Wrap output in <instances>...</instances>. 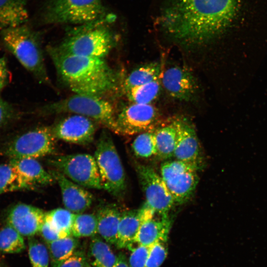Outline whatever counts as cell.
<instances>
[{
    "label": "cell",
    "instance_id": "7",
    "mask_svg": "<svg viewBox=\"0 0 267 267\" xmlns=\"http://www.w3.org/2000/svg\"><path fill=\"white\" fill-rule=\"evenodd\" d=\"M94 157L102 188L116 197H122L127 187L125 173L112 137L106 131L99 136Z\"/></svg>",
    "mask_w": 267,
    "mask_h": 267
},
{
    "label": "cell",
    "instance_id": "3",
    "mask_svg": "<svg viewBox=\"0 0 267 267\" xmlns=\"http://www.w3.org/2000/svg\"><path fill=\"white\" fill-rule=\"evenodd\" d=\"M109 21L101 20L77 27L57 47L68 54L104 58L116 42L112 30L105 25Z\"/></svg>",
    "mask_w": 267,
    "mask_h": 267
},
{
    "label": "cell",
    "instance_id": "8",
    "mask_svg": "<svg viewBox=\"0 0 267 267\" xmlns=\"http://www.w3.org/2000/svg\"><path fill=\"white\" fill-rule=\"evenodd\" d=\"M56 139L52 127H37L6 142L0 153L9 159H36L52 153L55 148Z\"/></svg>",
    "mask_w": 267,
    "mask_h": 267
},
{
    "label": "cell",
    "instance_id": "11",
    "mask_svg": "<svg viewBox=\"0 0 267 267\" xmlns=\"http://www.w3.org/2000/svg\"><path fill=\"white\" fill-rule=\"evenodd\" d=\"M136 172L145 203L156 214L166 215L176 204L160 175L151 166L136 164Z\"/></svg>",
    "mask_w": 267,
    "mask_h": 267
},
{
    "label": "cell",
    "instance_id": "33",
    "mask_svg": "<svg viewBox=\"0 0 267 267\" xmlns=\"http://www.w3.org/2000/svg\"><path fill=\"white\" fill-rule=\"evenodd\" d=\"M53 225L59 231L71 236L75 214L66 209L57 208L46 212Z\"/></svg>",
    "mask_w": 267,
    "mask_h": 267
},
{
    "label": "cell",
    "instance_id": "40",
    "mask_svg": "<svg viewBox=\"0 0 267 267\" xmlns=\"http://www.w3.org/2000/svg\"><path fill=\"white\" fill-rule=\"evenodd\" d=\"M113 267H130L128 259L123 253H120L117 255V261Z\"/></svg>",
    "mask_w": 267,
    "mask_h": 267
},
{
    "label": "cell",
    "instance_id": "30",
    "mask_svg": "<svg viewBox=\"0 0 267 267\" xmlns=\"http://www.w3.org/2000/svg\"><path fill=\"white\" fill-rule=\"evenodd\" d=\"M97 234L96 215L92 214H75L72 229V236L79 238L92 237Z\"/></svg>",
    "mask_w": 267,
    "mask_h": 267
},
{
    "label": "cell",
    "instance_id": "2",
    "mask_svg": "<svg viewBox=\"0 0 267 267\" xmlns=\"http://www.w3.org/2000/svg\"><path fill=\"white\" fill-rule=\"evenodd\" d=\"M47 50L59 79L76 94L102 97L118 88V74L104 58L66 53L57 46Z\"/></svg>",
    "mask_w": 267,
    "mask_h": 267
},
{
    "label": "cell",
    "instance_id": "28",
    "mask_svg": "<svg viewBox=\"0 0 267 267\" xmlns=\"http://www.w3.org/2000/svg\"><path fill=\"white\" fill-rule=\"evenodd\" d=\"M162 84L161 79L131 88L125 92L132 103L151 104L159 96Z\"/></svg>",
    "mask_w": 267,
    "mask_h": 267
},
{
    "label": "cell",
    "instance_id": "16",
    "mask_svg": "<svg viewBox=\"0 0 267 267\" xmlns=\"http://www.w3.org/2000/svg\"><path fill=\"white\" fill-rule=\"evenodd\" d=\"M45 215V212L38 207L17 204L8 212L6 222L22 236L30 237L39 233Z\"/></svg>",
    "mask_w": 267,
    "mask_h": 267
},
{
    "label": "cell",
    "instance_id": "36",
    "mask_svg": "<svg viewBox=\"0 0 267 267\" xmlns=\"http://www.w3.org/2000/svg\"><path fill=\"white\" fill-rule=\"evenodd\" d=\"M39 233H40L45 243L52 242L59 239L70 236L68 234L58 230L53 225L47 217L46 212L44 222Z\"/></svg>",
    "mask_w": 267,
    "mask_h": 267
},
{
    "label": "cell",
    "instance_id": "27",
    "mask_svg": "<svg viewBox=\"0 0 267 267\" xmlns=\"http://www.w3.org/2000/svg\"><path fill=\"white\" fill-rule=\"evenodd\" d=\"M33 189L11 164H0V195L15 191Z\"/></svg>",
    "mask_w": 267,
    "mask_h": 267
},
{
    "label": "cell",
    "instance_id": "31",
    "mask_svg": "<svg viewBox=\"0 0 267 267\" xmlns=\"http://www.w3.org/2000/svg\"><path fill=\"white\" fill-rule=\"evenodd\" d=\"M154 129L139 134L134 140L132 149L137 157L149 158L156 156Z\"/></svg>",
    "mask_w": 267,
    "mask_h": 267
},
{
    "label": "cell",
    "instance_id": "32",
    "mask_svg": "<svg viewBox=\"0 0 267 267\" xmlns=\"http://www.w3.org/2000/svg\"><path fill=\"white\" fill-rule=\"evenodd\" d=\"M28 254L33 267H49L50 258L47 246L34 236L29 237Z\"/></svg>",
    "mask_w": 267,
    "mask_h": 267
},
{
    "label": "cell",
    "instance_id": "1",
    "mask_svg": "<svg viewBox=\"0 0 267 267\" xmlns=\"http://www.w3.org/2000/svg\"><path fill=\"white\" fill-rule=\"evenodd\" d=\"M238 10V0H168L160 23L165 32L179 43L200 45L226 30Z\"/></svg>",
    "mask_w": 267,
    "mask_h": 267
},
{
    "label": "cell",
    "instance_id": "18",
    "mask_svg": "<svg viewBox=\"0 0 267 267\" xmlns=\"http://www.w3.org/2000/svg\"><path fill=\"white\" fill-rule=\"evenodd\" d=\"M154 213L145 203L138 209L122 212L115 246L118 249L128 248L135 244L142 223Z\"/></svg>",
    "mask_w": 267,
    "mask_h": 267
},
{
    "label": "cell",
    "instance_id": "38",
    "mask_svg": "<svg viewBox=\"0 0 267 267\" xmlns=\"http://www.w3.org/2000/svg\"><path fill=\"white\" fill-rule=\"evenodd\" d=\"M17 117L14 108L0 95V127L13 121Z\"/></svg>",
    "mask_w": 267,
    "mask_h": 267
},
{
    "label": "cell",
    "instance_id": "35",
    "mask_svg": "<svg viewBox=\"0 0 267 267\" xmlns=\"http://www.w3.org/2000/svg\"><path fill=\"white\" fill-rule=\"evenodd\" d=\"M133 246L128 249L131 251L128 263L130 267H145L149 255L150 246L140 244Z\"/></svg>",
    "mask_w": 267,
    "mask_h": 267
},
{
    "label": "cell",
    "instance_id": "29",
    "mask_svg": "<svg viewBox=\"0 0 267 267\" xmlns=\"http://www.w3.org/2000/svg\"><path fill=\"white\" fill-rule=\"evenodd\" d=\"M25 243L22 236L10 225L0 228V251L6 254H16L22 252Z\"/></svg>",
    "mask_w": 267,
    "mask_h": 267
},
{
    "label": "cell",
    "instance_id": "15",
    "mask_svg": "<svg viewBox=\"0 0 267 267\" xmlns=\"http://www.w3.org/2000/svg\"><path fill=\"white\" fill-rule=\"evenodd\" d=\"M86 117L74 114L63 118L52 128L56 139L75 144L91 142L96 127L94 121Z\"/></svg>",
    "mask_w": 267,
    "mask_h": 267
},
{
    "label": "cell",
    "instance_id": "5",
    "mask_svg": "<svg viewBox=\"0 0 267 267\" xmlns=\"http://www.w3.org/2000/svg\"><path fill=\"white\" fill-rule=\"evenodd\" d=\"M46 23L84 25L113 18L101 0H48L43 13Z\"/></svg>",
    "mask_w": 267,
    "mask_h": 267
},
{
    "label": "cell",
    "instance_id": "12",
    "mask_svg": "<svg viewBox=\"0 0 267 267\" xmlns=\"http://www.w3.org/2000/svg\"><path fill=\"white\" fill-rule=\"evenodd\" d=\"M159 117L158 109L151 104L132 103L116 115L114 133L132 135L152 130Z\"/></svg>",
    "mask_w": 267,
    "mask_h": 267
},
{
    "label": "cell",
    "instance_id": "34",
    "mask_svg": "<svg viewBox=\"0 0 267 267\" xmlns=\"http://www.w3.org/2000/svg\"><path fill=\"white\" fill-rule=\"evenodd\" d=\"M167 241H160L150 246L145 267H160L168 254Z\"/></svg>",
    "mask_w": 267,
    "mask_h": 267
},
{
    "label": "cell",
    "instance_id": "23",
    "mask_svg": "<svg viewBox=\"0 0 267 267\" xmlns=\"http://www.w3.org/2000/svg\"><path fill=\"white\" fill-rule=\"evenodd\" d=\"M86 256L91 267H113L117 259L109 243L98 234L91 237Z\"/></svg>",
    "mask_w": 267,
    "mask_h": 267
},
{
    "label": "cell",
    "instance_id": "4",
    "mask_svg": "<svg viewBox=\"0 0 267 267\" xmlns=\"http://www.w3.org/2000/svg\"><path fill=\"white\" fill-rule=\"evenodd\" d=\"M3 44L24 68L42 83H50L41 43L36 34L25 24L2 30Z\"/></svg>",
    "mask_w": 267,
    "mask_h": 267
},
{
    "label": "cell",
    "instance_id": "10",
    "mask_svg": "<svg viewBox=\"0 0 267 267\" xmlns=\"http://www.w3.org/2000/svg\"><path fill=\"white\" fill-rule=\"evenodd\" d=\"M200 169L190 164L174 160L162 163L160 176L176 204L187 202L199 181Z\"/></svg>",
    "mask_w": 267,
    "mask_h": 267
},
{
    "label": "cell",
    "instance_id": "13",
    "mask_svg": "<svg viewBox=\"0 0 267 267\" xmlns=\"http://www.w3.org/2000/svg\"><path fill=\"white\" fill-rule=\"evenodd\" d=\"M177 131V141L174 154L176 160L196 166L203 164L202 153L196 132L193 125L184 118L174 120Z\"/></svg>",
    "mask_w": 267,
    "mask_h": 267
},
{
    "label": "cell",
    "instance_id": "22",
    "mask_svg": "<svg viewBox=\"0 0 267 267\" xmlns=\"http://www.w3.org/2000/svg\"><path fill=\"white\" fill-rule=\"evenodd\" d=\"M26 0H0V28L17 27L27 20Z\"/></svg>",
    "mask_w": 267,
    "mask_h": 267
},
{
    "label": "cell",
    "instance_id": "37",
    "mask_svg": "<svg viewBox=\"0 0 267 267\" xmlns=\"http://www.w3.org/2000/svg\"><path fill=\"white\" fill-rule=\"evenodd\" d=\"M59 267H91L85 253L77 250L69 258L63 262Z\"/></svg>",
    "mask_w": 267,
    "mask_h": 267
},
{
    "label": "cell",
    "instance_id": "21",
    "mask_svg": "<svg viewBox=\"0 0 267 267\" xmlns=\"http://www.w3.org/2000/svg\"><path fill=\"white\" fill-rule=\"evenodd\" d=\"M122 213L113 204L103 205L97 210V234L109 244H116Z\"/></svg>",
    "mask_w": 267,
    "mask_h": 267
},
{
    "label": "cell",
    "instance_id": "20",
    "mask_svg": "<svg viewBox=\"0 0 267 267\" xmlns=\"http://www.w3.org/2000/svg\"><path fill=\"white\" fill-rule=\"evenodd\" d=\"M9 163L13 166L33 188L45 186L54 180L50 173L46 171L35 159H10Z\"/></svg>",
    "mask_w": 267,
    "mask_h": 267
},
{
    "label": "cell",
    "instance_id": "6",
    "mask_svg": "<svg viewBox=\"0 0 267 267\" xmlns=\"http://www.w3.org/2000/svg\"><path fill=\"white\" fill-rule=\"evenodd\" d=\"M41 110L44 114L68 112L82 115L115 131L114 109L109 101L101 97L76 93L45 105Z\"/></svg>",
    "mask_w": 267,
    "mask_h": 267
},
{
    "label": "cell",
    "instance_id": "25",
    "mask_svg": "<svg viewBox=\"0 0 267 267\" xmlns=\"http://www.w3.org/2000/svg\"><path fill=\"white\" fill-rule=\"evenodd\" d=\"M161 66L158 62H152L141 66L132 71L125 79L122 85L124 92L134 87L145 84L160 79Z\"/></svg>",
    "mask_w": 267,
    "mask_h": 267
},
{
    "label": "cell",
    "instance_id": "17",
    "mask_svg": "<svg viewBox=\"0 0 267 267\" xmlns=\"http://www.w3.org/2000/svg\"><path fill=\"white\" fill-rule=\"evenodd\" d=\"M61 189L63 204L66 209L74 214L83 213L91 205L93 195L74 182L60 172L52 170L49 172Z\"/></svg>",
    "mask_w": 267,
    "mask_h": 267
},
{
    "label": "cell",
    "instance_id": "9",
    "mask_svg": "<svg viewBox=\"0 0 267 267\" xmlns=\"http://www.w3.org/2000/svg\"><path fill=\"white\" fill-rule=\"evenodd\" d=\"M50 166L82 187L103 189L94 156L79 153L58 156L48 160Z\"/></svg>",
    "mask_w": 267,
    "mask_h": 267
},
{
    "label": "cell",
    "instance_id": "39",
    "mask_svg": "<svg viewBox=\"0 0 267 267\" xmlns=\"http://www.w3.org/2000/svg\"><path fill=\"white\" fill-rule=\"evenodd\" d=\"M9 80V73L6 59L0 58V91L7 85Z\"/></svg>",
    "mask_w": 267,
    "mask_h": 267
},
{
    "label": "cell",
    "instance_id": "26",
    "mask_svg": "<svg viewBox=\"0 0 267 267\" xmlns=\"http://www.w3.org/2000/svg\"><path fill=\"white\" fill-rule=\"evenodd\" d=\"M79 245L78 239L73 236L46 243L51 267H59L77 250Z\"/></svg>",
    "mask_w": 267,
    "mask_h": 267
},
{
    "label": "cell",
    "instance_id": "14",
    "mask_svg": "<svg viewBox=\"0 0 267 267\" xmlns=\"http://www.w3.org/2000/svg\"><path fill=\"white\" fill-rule=\"evenodd\" d=\"M162 86L172 97L188 101L195 96L198 84L193 74L183 66H174L161 74Z\"/></svg>",
    "mask_w": 267,
    "mask_h": 267
},
{
    "label": "cell",
    "instance_id": "19",
    "mask_svg": "<svg viewBox=\"0 0 267 267\" xmlns=\"http://www.w3.org/2000/svg\"><path fill=\"white\" fill-rule=\"evenodd\" d=\"M172 224V220L169 215L154 213L142 223L135 243L150 246L160 241H167Z\"/></svg>",
    "mask_w": 267,
    "mask_h": 267
},
{
    "label": "cell",
    "instance_id": "24",
    "mask_svg": "<svg viewBox=\"0 0 267 267\" xmlns=\"http://www.w3.org/2000/svg\"><path fill=\"white\" fill-rule=\"evenodd\" d=\"M156 156L168 159L174 156L177 141V131L174 121L154 130Z\"/></svg>",
    "mask_w": 267,
    "mask_h": 267
}]
</instances>
